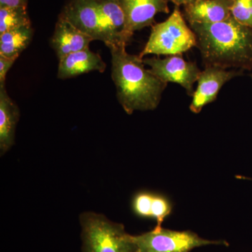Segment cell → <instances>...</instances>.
I'll list each match as a JSON object with an SVG mask.
<instances>
[{
  "mask_svg": "<svg viewBox=\"0 0 252 252\" xmlns=\"http://www.w3.org/2000/svg\"><path fill=\"white\" fill-rule=\"evenodd\" d=\"M167 2L173 3L175 6H180L181 5L187 6V5L193 4L196 2L198 0H166Z\"/></svg>",
  "mask_w": 252,
  "mask_h": 252,
  "instance_id": "7402d4cb",
  "label": "cell"
},
{
  "mask_svg": "<svg viewBox=\"0 0 252 252\" xmlns=\"http://www.w3.org/2000/svg\"><path fill=\"white\" fill-rule=\"evenodd\" d=\"M106 67L107 64L101 56L88 48L67 55L59 60L58 78L60 79H72L93 71L103 73Z\"/></svg>",
  "mask_w": 252,
  "mask_h": 252,
  "instance_id": "7c38bea8",
  "label": "cell"
},
{
  "mask_svg": "<svg viewBox=\"0 0 252 252\" xmlns=\"http://www.w3.org/2000/svg\"><path fill=\"white\" fill-rule=\"evenodd\" d=\"M171 212V205L168 200L160 195H154L152 205V218L157 220L158 227L161 226L165 217Z\"/></svg>",
  "mask_w": 252,
  "mask_h": 252,
  "instance_id": "ac0fdd59",
  "label": "cell"
},
{
  "mask_svg": "<svg viewBox=\"0 0 252 252\" xmlns=\"http://www.w3.org/2000/svg\"><path fill=\"white\" fill-rule=\"evenodd\" d=\"M20 119L17 104L10 97L6 86L0 87V154L1 157L14 145L16 125Z\"/></svg>",
  "mask_w": 252,
  "mask_h": 252,
  "instance_id": "5bb4252c",
  "label": "cell"
},
{
  "mask_svg": "<svg viewBox=\"0 0 252 252\" xmlns=\"http://www.w3.org/2000/svg\"><path fill=\"white\" fill-rule=\"evenodd\" d=\"M137 252H189L210 245H225L221 240H209L189 231L164 229L161 226L142 235H132Z\"/></svg>",
  "mask_w": 252,
  "mask_h": 252,
  "instance_id": "5b68a950",
  "label": "cell"
},
{
  "mask_svg": "<svg viewBox=\"0 0 252 252\" xmlns=\"http://www.w3.org/2000/svg\"><path fill=\"white\" fill-rule=\"evenodd\" d=\"M143 63L150 67L152 74L164 83L179 84L189 96L193 97L194 84L202 72L196 63L185 61L182 55L166 56L165 59L147 58L143 59Z\"/></svg>",
  "mask_w": 252,
  "mask_h": 252,
  "instance_id": "8992f818",
  "label": "cell"
},
{
  "mask_svg": "<svg viewBox=\"0 0 252 252\" xmlns=\"http://www.w3.org/2000/svg\"><path fill=\"white\" fill-rule=\"evenodd\" d=\"M82 252H137L124 225L105 216L85 212L80 216Z\"/></svg>",
  "mask_w": 252,
  "mask_h": 252,
  "instance_id": "3957f363",
  "label": "cell"
},
{
  "mask_svg": "<svg viewBox=\"0 0 252 252\" xmlns=\"http://www.w3.org/2000/svg\"><path fill=\"white\" fill-rule=\"evenodd\" d=\"M125 15L127 34L153 26L159 13L170 12L166 0H117Z\"/></svg>",
  "mask_w": 252,
  "mask_h": 252,
  "instance_id": "9c48e42d",
  "label": "cell"
},
{
  "mask_svg": "<svg viewBox=\"0 0 252 252\" xmlns=\"http://www.w3.org/2000/svg\"><path fill=\"white\" fill-rule=\"evenodd\" d=\"M250 76H251V77H252V73L251 74V75H250Z\"/></svg>",
  "mask_w": 252,
  "mask_h": 252,
  "instance_id": "cb8c5ba5",
  "label": "cell"
},
{
  "mask_svg": "<svg viewBox=\"0 0 252 252\" xmlns=\"http://www.w3.org/2000/svg\"><path fill=\"white\" fill-rule=\"evenodd\" d=\"M232 0H198L185 6L184 17L189 24L221 22L230 16Z\"/></svg>",
  "mask_w": 252,
  "mask_h": 252,
  "instance_id": "4fadbf2b",
  "label": "cell"
},
{
  "mask_svg": "<svg viewBox=\"0 0 252 252\" xmlns=\"http://www.w3.org/2000/svg\"><path fill=\"white\" fill-rule=\"evenodd\" d=\"M32 26L18 28L0 34V56L18 59L32 40Z\"/></svg>",
  "mask_w": 252,
  "mask_h": 252,
  "instance_id": "9a60e30c",
  "label": "cell"
},
{
  "mask_svg": "<svg viewBox=\"0 0 252 252\" xmlns=\"http://www.w3.org/2000/svg\"><path fill=\"white\" fill-rule=\"evenodd\" d=\"M105 45L127 46L131 39L126 30L125 15L117 0H97Z\"/></svg>",
  "mask_w": 252,
  "mask_h": 252,
  "instance_id": "30bf717a",
  "label": "cell"
},
{
  "mask_svg": "<svg viewBox=\"0 0 252 252\" xmlns=\"http://www.w3.org/2000/svg\"><path fill=\"white\" fill-rule=\"evenodd\" d=\"M94 39L72 26L70 23L59 17L51 39V45L59 60L67 55L89 48Z\"/></svg>",
  "mask_w": 252,
  "mask_h": 252,
  "instance_id": "8fae6325",
  "label": "cell"
},
{
  "mask_svg": "<svg viewBox=\"0 0 252 252\" xmlns=\"http://www.w3.org/2000/svg\"><path fill=\"white\" fill-rule=\"evenodd\" d=\"M197 38L186 22L180 6H175L170 17L152 26L148 41L139 56L182 55L196 47Z\"/></svg>",
  "mask_w": 252,
  "mask_h": 252,
  "instance_id": "277c9868",
  "label": "cell"
},
{
  "mask_svg": "<svg viewBox=\"0 0 252 252\" xmlns=\"http://www.w3.org/2000/svg\"><path fill=\"white\" fill-rule=\"evenodd\" d=\"M205 67L252 70V28L240 24L230 15L212 24H189Z\"/></svg>",
  "mask_w": 252,
  "mask_h": 252,
  "instance_id": "6da1fadb",
  "label": "cell"
},
{
  "mask_svg": "<svg viewBox=\"0 0 252 252\" xmlns=\"http://www.w3.org/2000/svg\"><path fill=\"white\" fill-rule=\"evenodd\" d=\"M239 177V178H242V179H248V180H252V178H251V179H250V178H248V177H240H240Z\"/></svg>",
  "mask_w": 252,
  "mask_h": 252,
  "instance_id": "603a6c76",
  "label": "cell"
},
{
  "mask_svg": "<svg viewBox=\"0 0 252 252\" xmlns=\"http://www.w3.org/2000/svg\"><path fill=\"white\" fill-rule=\"evenodd\" d=\"M244 70H228L217 67H205L198 79V86L193 95L189 109L194 114H199L207 104L216 100L221 88L227 82L243 75Z\"/></svg>",
  "mask_w": 252,
  "mask_h": 252,
  "instance_id": "ba28073f",
  "label": "cell"
},
{
  "mask_svg": "<svg viewBox=\"0 0 252 252\" xmlns=\"http://www.w3.org/2000/svg\"><path fill=\"white\" fill-rule=\"evenodd\" d=\"M59 17L70 23L94 40L106 38L97 0H68Z\"/></svg>",
  "mask_w": 252,
  "mask_h": 252,
  "instance_id": "52a82bcc",
  "label": "cell"
},
{
  "mask_svg": "<svg viewBox=\"0 0 252 252\" xmlns=\"http://www.w3.org/2000/svg\"><path fill=\"white\" fill-rule=\"evenodd\" d=\"M153 194L142 192L137 194L133 200L132 207L138 216L149 218L152 217V205Z\"/></svg>",
  "mask_w": 252,
  "mask_h": 252,
  "instance_id": "d6986e66",
  "label": "cell"
},
{
  "mask_svg": "<svg viewBox=\"0 0 252 252\" xmlns=\"http://www.w3.org/2000/svg\"><path fill=\"white\" fill-rule=\"evenodd\" d=\"M0 7H28V0H0Z\"/></svg>",
  "mask_w": 252,
  "mask_h": 252,
  "instance_id": "44dd1931",
  "label": "cell"
},
{
  "mask_svg": "<svg viewBox=\"0 0 252 252\" xmlns=\"http://www.w3.org/2000/svg\"><path fill=\"white\" fill-rule=\"evenodd\" d=\"M112 55V78L119 103L127 114L152 111L161 100L167 84L146 69L143 59L128 54L126 46L109 48Z\"/></svg>",
  "mask_w": 252,
  "mask_h": 252,
  "instance_id": "7a4b0ae2",
  "label": "cell"
},
{
  "mask_svg": "<svg viewBox=\"0 0 252 252\" xmlns=\"http://www.w3.org/2000/svg\"><path fill=\"white\" fill-rule=\"evenodd\" d=\"M30 26L32 23L27 8L0 7V34Z\"/></svg>",
  "mask_w": 252,
  "mask_h": 252,
  "instance_id": "2e32d148",
  "label": "cell"
},
{
  "mask_svg": "<svg viewBox=\"0 0 252 252\" xmlns=\"http://www.w3.org/2000/svg\"><path fill=\"white\" fill-rule=\"evenodd\" d=\"M230 14L240 24L252 28V0H232Z\"/></svg>",
  "mask_w": 252,
  "mask_h": 252,
  "instance_id": "e0dca14e",
  "label": "cell"
},
{
  "mask_svg": "<svg viewBox=\"0 0 252 252\" xmlns=\"http://www.w3.org/2000/svg\"><path fill=\"white\" fill-rule=\"evenodd\" d=\"M16 58H6L0 56V87H4L6 74L14 64Z\"/></svg>",
  "mask_w": 252,
  "mask_h": 252,
  "instance_id": "ffe728a7",
  "label": "cell"
}]
</instances>
